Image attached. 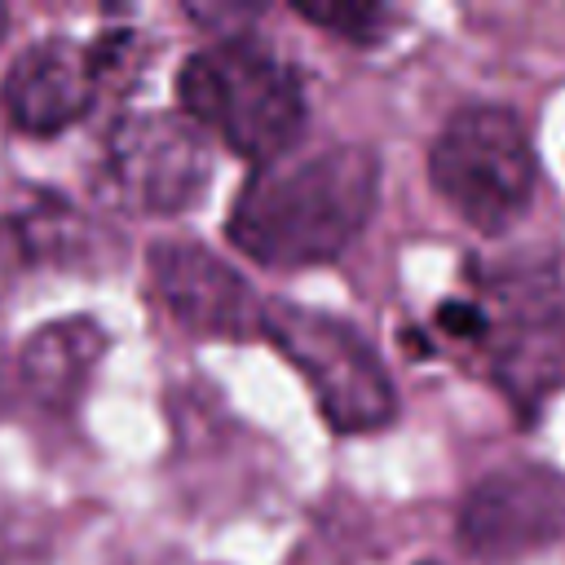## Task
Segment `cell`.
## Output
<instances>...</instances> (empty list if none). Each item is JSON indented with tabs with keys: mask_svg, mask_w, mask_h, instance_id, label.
I'll return each mask as SVG.
<instances>
[{
	"mask_svg": "<svg viewBox=\"0 0 565 565\" xmlns=\"http://www.w3.org/2000/svg\"><path fill=\"white\" fill-rule=\"evenodd\" d=\"M499 384L521 402L547 397L565 380V274L530 269L499 282V313H486Z\"/></svg>",
	"mask_w": 565,
	"mask_h": 565,
	"instance_id": "cell-6",
	"label": "cell"
},
{
	"mask_svg": "<svg viewBox=\"0 0 565 565\" xmlns=\"http://www.w3.org/2000/svg\"><path fill=\"white\" fill-rule=\"evenodd\" d=\"M119 35L102 44H75V40H40L18 53V62L4 75V110L9 119L31 137H53L88 115L97 88L106 84Z\"/></svg>",
	"mask_w": 565,
	"mask_h": 565,
	"instance_id": "cell-8",
	"label": "cell"
},
{
	"mask_svg": "<svg viewBox=\"0 0 565 565\" xmlns=\"http://www.w3.org/2000/svg\"><path fill=\"white\" fill-rule=\"evenodd\" d=\"M296 13L313 26L335 31L340 40H358V44H371L388 22V9H380V4H296Z\"/></svg>",
	"mask_w": 565,
	"mask_h": 565,
	"instance_id": "cell-11",
	"label": "cell"
},
{
	"mask_svg": "<svg viewBox=\"0 0 565 565\" xmlns=\"http://www.w3.org/2000/svg\"><path fill=\"white\" fill-rule=\"evenodd\" d=\"M260 335L274 340L282 358L309 380L335 433H371L393 424L397 415L393 375L384 371L371 340L349 322L296 300H265Z\"/></svg>",
	"mask_w": 565,
	"mask_h": 565,
	"instance_id": "cell-4",
	"label": "cell"
},
{
	"mask_svg": "<svg viewBox=\"0 0 565 565\" xmlns=\"http://www.w3.org/2000/svg\"><path fill=\"white\" fill-rule=\"evenodd\" d=\"M4 26H9V9L0 4V40H4Z\"/></svg>",
	"mask_w": 565,
	"mask_h": 565,
	"instance_id": "cell-13",
	"label": "cell"
},
{
	"mask_svg": "<svg viewBox=\"0 0 565 565\" xmlns=\"http://www.w3.org/2000/svg\"><path fill=\"white\" fill-rule=\"evenodd\" d=\"M565 534V477L543 463H503L459 503V543L477 561H516Z\"/></svg>",
	"mask_w": 565,
	"mask_h": 565,
	"instance_id": "cell-7",
	"label": "cell"
},
{
	"mask_svg": "<svg viewBox=\"0 0 565 565\" xmlns=\"http://www.w3.org/2000/svg\"><path fill=\"white\" fill-rule=\"evenodd\" d=\"M437 194L481 234H499L534 199V150L508 106H463L428 150Z\"/></svg>",
	"mask_w": 565,
	"mask_h": 565,
	"instance_id": "cell-3",
	"label": "cell"
},
{
	"mask_svg": "<svg viewBox=\"0 0 565 565\" xmlns=\"http://www.w3.org/2000/svg\"><path fill=\"white\" fill-rule=\"evenodd\" d=\"M177 97L185 119L260 168L282 159L305 128L300 79L252 35H225L199 49L177 75Z\"/></svg>",
	"mask_w": 565,
	"mask_h": 565,
	"instance_id": "cell-2",
	"label": "cell"
},
{
	"mask_svg": "<svg viewBox=\"0 0 565 565\" xmlns=\"http://www.w3.org/2000/svg\"><path fill=\"white\" fill-rule=\"evenodd\" d=\"M380 199V154L371 146H331L291 163L256 168L225 221V234L269 269H309L335 260L371 221Z\"/></svg>",
	"mask_w": 565,
	"mask_h": 565,
	"instance_id": "cell-1",
	"label": "cell"
},
{
	"mask_svg": "<svg viewBox=\"0 0 565 565\" xmlns=\"http://www.w3.org/2000/svg\"><path fill=\"white\" fill-rule=\"evenodd\" d=\"M150 282L163 300V309L216 340H247L260 335L265 300L243 282L234 265H225L216 252L190 238H163L150 247Z\"/></svg>",
	"mask_w": 565,
	"mask_h": 565,
	"instance_id": "cell-9",
	"label": "cell"
},
{
	"mask_svg": "<svg viewBox=\"0 0 565 565\" xmlns=\"http://www.w3.org/2000/svg\"><path fill=\"white\" fill-rule=\"evenodd\" d=\"M437 327L446 335H459V340H486V309L468 305V300H446L437 309Z\"/></svg>",
	"mask_w": 565,
	"mask_h": 565,
	"instance_id": "cell-12",
	"label": "cell"
},
{
	"mask_svg": "<svg viewBox=\"0 0 565 565\" xmlns=\"http://www.w3.org/2000/svg\"><path fill=\"white\" fill-rule=\"evenodd\" d=\"M106 353V331L93 318H62L40 327L22 349V384L53 411L75 406L93 366Z\"/></svg>",
	"mask_w": 565,
	"mask_h": 565,
	"instance_id": "cell-10",
	"label": "cell"
},
{
	"mask_svg": "<svg viewBox=\"0 0 565 565\" xmlns=\"http://www.w3.org/2000/svg\"><path fill=\"white\" fill-rule=\"evenodd\" d=\"M212 177V150L203 128L185 115H128L102 150L97 194L132 216L185 212Z\"/></svg>",
	"mask_w": 565,
	"mask_h": 565,
	"instance_id": "cell-5",
	"label": "cell"
}]
</instances>
